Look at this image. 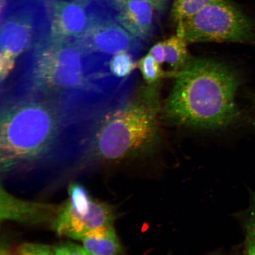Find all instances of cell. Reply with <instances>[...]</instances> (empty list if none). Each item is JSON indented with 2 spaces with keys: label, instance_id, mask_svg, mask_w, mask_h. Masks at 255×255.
<instances>
[{
  "label": "cell",
  "instance_id": "1",
  "mask_svg": "<svg viewBox=\"0 0 255 255\" xmlns=\"http://www.w3.org/2000/svg\"><path fill=\"white\" fill-rule=\"evenodd\" d=\"M18 63L5 95L53 102L74 123L95 119L130 97L132 81L111 74L109 60L89 52L77 39H48Z\"/></svg>",
  "mask_w": 255,
  "mask_h": 255
},
{
  "label": "cell",
  "instance_id": "2",
  "mask_svg": "<svg viewBox=\"0 0 255 255\" xmlns=\"http://www.w3.org/2000/svg\"><path fill=\"white\" fill-rule=\"evenodd\" d=\"M0 121V165L4 173L28 167L71 142L73 123L46 99L4 97Z\"/></svg>",
  "mask_w": 255,
  "mask_h": 255
},
{
  "label": "cell",
  "instance_id": "3",
  "mask_svg": "<svg viewBox=\"0 0 255 255\" xmlns=\"http://www.w3.org/2000/svg\"><path fill=\"white\" fill-rule=\"evenodd\" d=\"M175 76L165 108L174 123L208 128L227 126L237 119L239 82L231 68L212 59H190Z\"/></svg>",
  "mask_w": 255,
  "mask_h": 255
},
{
  "label": "cell",
  "instance_id": "4",
  "mask_svg": "<svg viewBox=\"0 0 255 255\" xmlns=\"http://www.w3.org/2000/svg\"><path fill=\"white\" fill-rule=\"evenodd\" d=\"M152 94L111 108L92 121L80 143L88 157L113 162L150 150L157 130V107Z\"/></svg>",
  "mask_w": 255,
  "mask_h": 255
},
{
  "label": "cell",
  "instance_id": "5",
  "mask_svg": "<svg viewBox=\"0 0 255 255\" xmlns=\"http://www.w3.org/2000/svg\"><path fill=\"white\" fill-rule=\"evenodd\" d=\"M187 43L227 42L255 45V18L230 0H214L177 23Z\"/></svg>",
  "mask_w": 255,
  "mask_h": 255
},
{
  "label": "cell",
  "instance_id": "6",
  "mask_svg": "<svg viewBox=\"0 0 255 255\" xmlns=\"http://www.w3.org/2000/svg\"><path fill=\"white\" fill-rule=\"evenodd\" d=\"M76 39L89 52L108 60L123 52L138 56L143 48V41L133 37L119 22L94 17L88 30Z\"/></svg>",
  "mask_w": 255,
  "mask_h": 255
},
{
  "label": "cell",
  "instance_id": "7",
  "mask_svg": "<svg viewBox=\"0 0 255 255\" xmlns=\"http://www.w3.org/2000/svg\"><path fill=\"white\" fill-rule=\"evenodd\" d=\"M116 218L113 207L100 201L93 200L90 210L85 215L76 213L66 202L59 209L52 227L62 237L80 240L88 232L113 226Z\"/></svg>",
  "mask_w": 255,
  "mask_h": 255
},
{
  "label": "cell",
  "instance_id": "8",
  "mask_svg": "<svg viewBox=\"0 0 255 255\" xmlns=\"http://www.w3.org/2000/svg\"><path fill=\"white\" fill-rule=\"evenodd\" d=\"M43 42L37 37L36 21L30 11L15 12L1 25V55L15 59Z\"/></svg>",
  "mask_w": 255,
  "mask_h": 255
},
{
  "label": "cell",
  "instance_id": "9",
  "mask_svg": "<svg viewBox=\"0 0 255 255\" xmlns=\"http://www.w3.org/2000/svg\"><path fill=\"white\" fill-rule=\"evenodd\" d=\"M86 0L57 1L54 3L49 40L76 39L87 31L93 20L88 14Z\"/></svg>",
  "mask_w": 255,
  "mask_h": 255
},
{
  "label": "cell",
  "instance_id": "10",
  "mask_svg": "<svg viewBox=\"0 0 255 255\" xmlns=\"http://www.w3.org/2000/svg\"><path fill=\"white\" fill-rule=\"evenodd\" d=\"M0 219L26 225L53 224L60 208L49 204L27 202L9 194L1 187Z\"/></svg>",
  "mask_w": 255,
  "mask_h": 255
},
{
  "label": "cell",
  "instance_id": "11",
  "mask_svg": "<svg viewBox=\"0 0 255 255\" xmlns=\"http://www.w3.org/2000/svg\"><path fill=\"white\" fill-rule=\"evenodd\" d=\"M154 9L146 0H128L119 10L117 21L143 42L150 39L154 33Z\"/></svg>",
  "mask_w": 255,
  "mask_h": 255
},
{
  "label": "cell",
  "instance_id": "12",
  "mask_svg": "<svg viewBox=\"0 0 255 255\" xmlns=\"http://www.w3.org/2000/svg\"><path fill=\"white\" fill-rule=\"evenodd\" d=\"M93 255H122L123 248L113 226L95 229L80 239Z\"/></svg>",
  "mask_w": 255,
  "mask_h": 255
},
{
  "label": "cell",
  "instance_id": "13",
  "mask_svg": "<svg viewBox=\"0 0 255 255\" xmlns=\"http://www.w3.org/2000/svg\"><path fill=\"white\" fill-rule=\"evenodd\" d=\"M165 50V61L173 69L175 75L180 71L190 59L187 42L178 32L162 41Z\"/></svg>",
  "mask_w": 255,
  "mask_h": 255
},
{
  "label": "cell",
  "instance_id": "14",
  "mask_svg": "<svg viewBox=\"0 0 255 255\" xmlns=\"http://www.w3.org/2000/svg\"><path fill=\"white\" fill-rule=\"evenodd\" d=\"M137 57L129 52H123L114 56L109 62L111 74L121 81L132 80L133 72L137 67Z\"/></svg>",
  "mask_w": 255,
  "mask_h": 255
},
{
  "label": "cell",
  "instance_id": "15",
  "mask_svg": "<svg viewBox=\"0 0 255 255\" xmlns=\"http://www.w3.org/2000/svg\"><path fill=\"white\" fill-rule=\"evenodd\" d=\"M69 198L67 202L80 215L87 214L93 202L87 190L82 185L72 183L69 187Z\"/></svg>",
  "mask_w": 255,
  "mask_h": 255
},
{
  "label": "cell",
  "instance_id": "16",
  "mask_svg": "<svg viewBox=\"0 0 255 255\" xmlns=\"http://www.w3.org/2000/svg\"><path fill=\"white\" fill-rule=\"evenodd\" d=\"M214 0H175L172 14L177 23L196 14Z\"/></svg>",
  "mask_w": 255,
  "mask_h": 255
},
{
  "label": "cell",
  "instance_id": "17",
  "mask_svg": "<svg viewBox=\"0 0 255 255\" xmlns=\"http://www.w3.org/2000/svg\"><path fill=\"white\" fill-rule=\"evenodd\" d=\"M160 66L149 53L142 57L137 63V67L141 72L143 78L150 85L155 84L164 75Z\"/></svg>",
  "mask_w": 255,
  "mask_h": 255
},
{
  "label": "cell",
  "instance_id": "18",
  "mask_svg": "<svg viewBox=\"0 0 255 255\" xmlns=\"http://www.w3.org/2000/svg\"><path fill=\"white\" fill-rule=\"evenodd\" d=\"M244 223L246 236L255 238V191L251 194L250 205Z\"/></svg>",
  "mask_w": 255,
  "mask_h": 255
},
{
  "label": "cell",
  "instance_id": "19",
  "mask_svg": "<svg viewBox=\"0 0 255 255\" xmlns=\"http://www.w3.org/2000/svg\"><path fill=\"white\" fill-rule=\"evenodd\" d=\"M18 255H54L50 247L37 244H25L19 248Z\"/></svg>",
  "mask_w": 255,
  "mask_h": 255
},
{
  "label": "cell",
  "instance_id": "20",
  "mask_svg": "<svg viewBox=\"0 0 255 255\" xmlns=\"http://www.w3.org/2000/svg\"><path fill=\"white\" fill-rule=\"evenodd\" d=\"M54 255H93L84 248L74 244L68 243L57 247L53 251Z\"/></svg>",
  "mask_w": 255,
  "mask_h": 255
},
{
  "label": "cell",
  "instance_id": "21",
  "mask_svg": "<svg viewBox=\"0 0 255 255\" xmlns=\"http://www.w3.org/2000/svg\"><path fill=\"white\" fill-rule=\"evenodd\" d=\"M15 59L0 54V76L1 83L8 78L14 68Z\"/></svg>",
  "mask_w": 255,
  "mask_h": 255
},
{
  "label": "cell",
  "instance_id": "22",
  "mask_svg": "<svg viewBox=\"0 0 255 255\" xmlns=\"http://www.w3.org/2000/svg\"><path fill=\"white\" fill-rule=\"evenodd\" d=\"M149 54L154 57V59L159 65H161L162 63H164L165 61V55L162 41L153 46L150 50H149Z\"/></svg>",
  "mask_w": 255,
  "mask_h": 255
},
{
  "label": "cell",
  "instance_id": "23",
  "mask_svg": "<svg viewBox=\"0 0 255 255\" xmlns=\"http://www.w3.org/2000/svg\"><path fill=\"white\" fill-rule=\"evenodd\" d=\"M242 255H255V238L246 236Z\"/></svg>",
  "mask_w": 255,
  "mask_h": 255
},
{
  "label": "cell",
  "instance_id": "24",
  "mask_svg": "<svg viewBox=\"0 0 255 255\" xmlns=\"http://www.w3.org/2000/svg\"><path fill=\"white\" fill-rule=\"evenodd\" d=\"M149 2L158 11H164L166 7L167 0H146Z\"/></svg>",
  "mask_w": 255,
  "mask_h": 255
},
{
  "label": "cell",
  "instance_id": "25",
  "mask_svg": "<svg viewBox=\"0 0 255 255\" xmlns=\"http://www.w3.org/2000/svg\"><path fill=\"white\" fill-rule=\"evenodd\" d=\"M128 1V0H111L114 7H116L118 9V10H120Z\"/></svg>",
  "mask_w": 255,
  "mask_h": 255
},
{
  "label": "cell",
  "instance_id": "26",
  "mask_svg": "<svg viewBox=\"0 0 255 255\" xmlns=\"http://www.w3.org/2000/svg\"><path fill=\"white\" fill-rule=\"evenodd\" d=\"M0 255H12V254L7 250V248H1V253H0Z\"/></svg>",
  "mask_w": 255,
  "mask_h": 255
}]
</instances>
